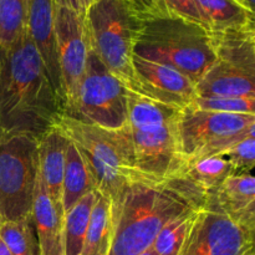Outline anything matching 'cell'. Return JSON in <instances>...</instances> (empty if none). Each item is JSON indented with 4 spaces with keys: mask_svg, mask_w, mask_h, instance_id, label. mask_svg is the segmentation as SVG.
Here are the masks:
<instances>
[{
    "mask_svg": "<svg viewBox=\"0 0 255 255\" xmlns=\"http://www.w3.org/2000/svg\"><path fill=\"white\" fill-rule=\"evenodd\" d=\"M64 106L29 32L0 47V137L40 139L57 127Z\"/></svg>",
    "mask_w": 255,
    "mask_h": 255,
    "instance_id": "6da1fadb",
    "label": "cell"
},
{
    "mask_svg": "<svg viewBox=\"0 0 255 255\" xmlns=\"http://www.w3.org/2000/svg\"><path fill=\"white\" fill-rule=\"evenodd\" d=\"M208 194L183 174L166 181L129 183L111 201L109 255L146 252L169 221L201 208Z\"/></svg>",
    "mask_w": 255,
    "mask_h": 255,
    "instance_id": "7a4b0ae2",
    "label": "cell"
},
{
    "mask_svg": "<svg viewBox=\"0 0 255 255\" xmlns=\"http://www.w3.org/2000/svg\"><path fill=\"white\" fill-rule=\"evenodd\" d=\"M179 112L128 90L125 128L133 146L137 169L151 181L182 176L186 169L177 128Z\"/></svg>",
    "mask_w": 255,
    "mask_h": 255,
    "instance_id": "3957f363",
    "label": "cell"
},
{
    "mask_svg": "<svg viewBox=\"0 0 255 255\" xmlns=\"http://www.w3.org/2000/svg\"><path fill=\"white\" fill-rule=\"evenodd\" d=\"M133 55L174 67L194 84L216 62L212 32L203 25L177 17L138 20Z\"/></svg>",
    "mask_w": 255,
    "mask_h": 255,
    "instance_id": "277c9868",
    "label": "cell"
},
{
    "mask_svg": "<svg viewBox=\"0 0 255 255\" xmlns=\"http://www.w3.org/2000/svg\"><path fill=\"white\" fill-rule=\"evenodd\" d=\"M57 126L84 157L96 191L110 201L132 182L151 181L137 169L133 146L125 127L121 129L104 128L65 115Z\"/></svg>",
    "mask_w": 255,
    "mask_h": 255,
    "instance_id": "5b68a950",
    "label": "cell"
},
{
    "mask_svg": "<svg viewBox=\"0 0 255 255\" xmlns=\"http://www.w3.org/2000/svg\"><path fill=\"white\" fill-rule=\"evenodd\" d=\"M90 51L107 70L133 85V41L138 19L127 0H95L84 12Z\"/></svg>",
    "mask_w": 255,
    "mask_h": 255,
    "instance_id": "8992f818",
    "label": "cell"
},
{
    "mask_svg": "<svg viewBox=\"0 0 255 255\" xmlns=\"http://www.w3.org/2000/svg\"><path fill=\"white\" fill-rule=\"evenodd\" d=\"M128 87L90 51L86 71L64 115L104 128L121 129L127 124Z\"/></svg>",
    "mask_w": 255,
    "mask_h": 255,
    "instance_id": "52a82bcc",
    "label": "cell"
},
{
    "mask_svg": "<svg viewBox=\"0 0 255 255\" xmlns=\"http://www.w3.org/2000/svg\"><path fill=\"white\" fill-rule=\"evenodd\" d=\"M39 178V139L29 134L0 137V217L16 222L32 213Z\"/></svg>",
    "mask_w": 255,
    "mask_h": 255,
    "instance_id": "ba28073f",
    "label": "cell"
},
{
    "mask_svg": "<svg viewBox=\"0 0 255 255\" xmlns=\"http://www.w3.org/2000/svg\"><path fill=\"white\" fill-rule=\"evenodd\" d=\"M178 139L186 163L223 154L233 144L255 136V115L224 114L188 106L178 116Z\"/></svg>",
    "mask_w": 255,
    "mask_h": 255,
    "instance_id": "9c48e42d",
    "label": "cell"
},
{
    "mask_svg": "<svg viewBox=\"0 0 255 255\" xmlns=\"http://www.w3.org/2000/svg\"><path fill=\"white\" fill-rule=\"evenodd\" d=\"M179 255H254V231L232 221L209 193Z\"/></svg>",
    "mask_w": 255,
    "mask_h": 255,
    "instance_id": "30bf717a",
    "label": "cell"
},
{
    "mask_svg": "<svg viewBox=\"0 0 255 255\" xmlns=\"http://www.w3.org/2000/svg\"><path fill=\"white\" fill-rule=\"evenodd\" d=\"M55 37L64 107L76 92L86 71L90 46L84 14L66 6L55 7Z\"/></svg>",
    "mask_w": 255,
    "mask_h": 255,
    "instance_id": "8fae6325",
    "label": "cell"
},
{
    "mask_svg": "<svg viewBox=\"0 0 255 255\" xmlns=\"http://www.w3.org/2000/svg\"><path fill=\"white\" fill-rule=\"evenodd\" d=\"M132 69L131 91L142 96L179 110L191 106L197 97L196 84L174 67L133 55Z\"/></svg>",
    "mask_w": 255,
    "mask_h": 255,
    "instance_id": "7c38bea8",
    "label": "cell"
},
{
    "mask_svg": "<svg viewBox=\"0 0 255 255\" xmlns=\"http://www.w3.org/2000/svg\"><path fill=\"white\" fill-rule=\"evenodd\" d=\"M55 0H29L27 32L36 46L55 91L64 106L56 37H55Z\"/></svg>",
    "mask_w": 255,
    "mask_h": 255,
    "instance_id": "4fadbf2b",
    "label": "cell"
},
{
    "mask_svg": "<svg viewBox=\"0 0 255 255\" xmlns=\"http://www.w3.org/2000/svg\"><path fill=\"white\" fill-rule=\"evenodd\" d=\"M32 218L36 228L40 255H65L64 252V212L56 207L47 194L41 178H37Z\"/></svg>",
    "mask_w": 255,
    "mask_h": 255,
    "instance_id": "5bb4252c",
    "label": "cell"
},
{
    "mask_svg": "<svg viewBox=\"0 0 255 255\" xmlns=\"http://www.w3.org/2000/svg\"><path fill=\"white\" fill-rule=\"evenodd\" d=\"M69 143L70 139L59 126L52 128L39 139L40 178L51 201L60 209H62V178Z\"/></svg>",
    "mask_w": 255,
    "mask_h": 255,
    "instance_id": "9a60e30c",
    "label": "cell"
},
{
    "mask_svg": "<svg viewBox=\"0 0 255 255\" xmlns=\"http://www.w3.org/2000/svg\"><path fill=\"white\" fill-rule=\"evenodd\" d=\"M214 194L232 221L255 231V178L252 172L228 177Z\"/></svg>",
    "mask_w": 255,
    "mask_h": 255,
    "instance_id": "2e32d148",
    "label": "cell"
},
{
    "mask_svg": "<svg viewBox=\"0 0 255 255\" xmlns=\"http://www.w3.org/2000/svg\"><path fill=\"white\" fill-rule=\"evenodd\" d=\"M197 97H252L255 76L216 61L196 84Z\"/></svg>",
    "mask_w": 255,
    "mask_h": 255,
    "instance_id": "e0dca14e",
    "label": "cell"
},
{
    "mask_svg": "<svg viewBox=\"0 0 255 255\" xmlns=\"http://www.w3.org/2000/svg\"><path fill=\"white\" fill-rule=\"evenodd\" d=\"M216 61L255 76V27L212 32Z\"/></svg>",
    "mask_w": 255,
    "mask_h": 255,
    "instance_id": "ac0fdd59",
    "label": "cell"
},
{
    "mask_svg": "<svg viewBox=\"0 0 255 255\" xmlns=\"http://www.w3.org/2000/svg\"><path fill=\"white\" fill-rule=\"evenodd\" d=\"M203 25L211 32L248 29L254 26V14L236 0H194Z\"/></svg>",
    "mask_w": 255,
    "mask_h": 255,
    "instance_id": "d6986e66",
    "label": "cell"
},
{
    "mask_svg": "<svg viewBox=\"0 0 255 255\" xmlns=\"http://www.w3.org/2000/svg\"><path fill=\"white\" fill-rule=\"evenodd\" d=\"M92 191H96V186L89 167L76 146L70 141L62 178L61 204L64 214Z\"/></svg>",
    "mask_w": 255,
    "mask_h": 255,
    "instance_id": "ffe728a7",
    "label": "cell"
},
{
    "mask_svg": "<svg viewBox=\"0 0 255 255\" xmlns=\"http://www.w3.org/2000/svg\"><path fill=\"white\" fill-rule=\"evenodd\" d=\"M111 238V201L97 191L81 255H109Z\"/></svg>",
    "mask_w": 255,
    "mask_h": 255,
    "instance_id": "44dd1931",
    "label": "cell"
},
{
    "mask_svg": "<svg viewBox=\"0 0 255 255\" xmlns=\"http://www.w3.org/2000/svg\"><path fill=\"white\" fill-rule=\"evenodd\" d=\"M127 1L134 16L139 21L177 17V19L189 20L203 25L194 0H127Z\"/></svg>",
    "mask_w": 255,
    "mask_h": 255,
    "instance_id": "7402d4cb",
    "label": "cell"
},
{
    "mask_svg": "<svg viewBox=\"0 0 255 255\" xmlns=\"http://www.w3.org/2000/svg\"><path fill=\"white\" fill-rule=\"evenodd\" d=\"M96 193L97 191L87 193L64 214L62 228L65 255H81Z\"/></svg>",
    "mask_w": 255,
    "mask_h": 255,
    "instance_id": "603a6c76",
    "label": "cell"
},
{
    "mask_svg": "<svg viewBox=\"0 0 255 255\" xmlns=\"http://www.w3.org/2000/svg\"><path fill=\"white\" fill-rule=\"evenodd\" d=\"M183 176L207 193H214L228 177L233 176V168L223 154H217L189 162Z\"/></svg>",
    "mask_w": 255,
    "mask_h": 255,
    "instance_id": "cb8c5ba5",
    "label": "cell"
},
{
    "mask_svg": "<svg viewBox=\"0 0 255 255\" xmlns=\"http://www.w3.org/2000/svg\"><path fill=\"white\" fill-rule=\"evenodd\" d=\"M0 239L4 242L11 255H40L32 214L16 222H2Z\"/></svg>",
    "mask_w": 255,
    "mask_h": 255,
    "instance_id": "d4e9b609",
    "label": "cell"
},
{
    "mask_svg": "<svg viewBox=\"0 0 255 255\" xmlns=\"http://www.w3.org/2000/svg\"><path fill=\"white\" fill-rule=\"evenodd\" d=\"M197 211L183 213L169 221L152 244L151 248L154 253L157 255H179L196 221Z\"/></svg>",
    "mask_w": 255,
    "mask_h": 255,
    "instance_id": "484cf974",
    "label": "cell"
},
{
    "mask_svg": "<svg viewBox=\"0 0 255 255\" xmlns=\"http://www.w3.org/2000/svg\"><path fill=\"white\" fill-rule=\"evenodd\" d=\"M29 0H0V47H7L27 30Z\"/></svg>",
    "mask_w": 255,
    "mask_h": 255,
    "instance_id": "4316f807",
    "label": "cell"
},
{
    "mask_svg": "<svg viewBox=\"0 0 255 255\" xmlns=\"http://www.w3.org/2000/svg\"><path fill=\"white\" fill-rule=\"evenodd\" d=\"M191 106L224 114L255 115V99L252 97H196Z\"/></svg>",
    "mask_w": 255,
    "mask_h": 255,
    "instance_id": "83f0119b",
    "label": "cell"
},
{
    "mask_svg": "<svg viewBox=\"0 0 255 255\" xmlns=\"http://www.w3.org/2000/svg\"><path fill=\"white\" fill-rule=\"evenodd\" d=\"M223 156L231 162L233 174L251 173L255 164V136H249L227 149Z\"/></svg>",
    "mask_w": 255,
    "mask_h": 255,
    "instance_id": "f1b7e54d",
    "label": "cell"
},
{
    "mask_svg": "<svg viewBox=\"0 0 255 255\" xmlns=\"http://www.w3.org/2000/svg\"><path fill=\"white\" fill-rule=\"evenodd\" d=\"M55 4L57 6L70 7V9L75 10V11L80 12V14H84L81 9V5H80V0H55Z\"/></svg>",
    "mask_w": 255,
    "mask_h": 255,
    "instance_id": "f546056e",
    "label": "cell"
},
{
    "mask_svg": "<svg viewBox=\"0 0 255 255\" xmlns=\"http://www.w3.org/2000/svg\"><path fill=\"white\" fill-rule=\"evenodd\" d=\"M242 7L247 10V11L252 12L254 14V4H255V0H236Z\"/></svg>",
    "mask_w": 255,
    "mask_h": 255,
    "instance_id": "4dcf8cb0",
    "label": "cell"
},
{
    "mask_svg": "<svg viewBox=\"0 0 255 255\" xmlns=\"http://www.w3.org/2000/svg\"><path fill=\"white\" fill-rule=\"evenodd\" d=\"M94 1H95V0H80V5H81L82 12L86 11L87 7H89L90 5H91Z\"/></svg>",
    "mask_w": 255,
    "mask_h": 255,
    "instance_id": "1f68e13d",
    "label": "cell"
},
{
    "mask_svg": "<svg viewBox=\"0 0 255 255\" xmlns=\"http://www.w3.org/2000/svg\"><path fill=\"white\" fill-rule=\"evenodd\" d=\"M0 255H11L9 249H7V247L5 246L1 239H0Z\"/></svg>",
    "mask_w": 255,
    "mask_h": 255,
    "instance_id": "d6a6232c",
    "label": "cell"
},
{
    "mask_svg": "<svg viewBox=\"0 0 255 255\" xmlns=\"http://www.w3.org/2000/svg\"><path fill=\"white\" fill-rule=\"evenodd\" d=\"M139 255H157L156 253H154V251L152 248H149V249H147L146 252H143V253H141Z\"/></svg>",
    "mask_w": 255,
    "mask_h": 255,
    "instance_id": "836d02e7",
    "label": "cell"
},
{
    "mask_svg": "<svg viewBox=\"0 0 255 255\" xmlns=\"http://www.w3.org/2000/svg\"><path fill=\"white\" fill-rule=\"evenodd\" d=\"M1 223H2V219H1V217H0V227H1Z\"/></svg>",
    "mask_w": 255,
    "mask_h": 255,
    "instance_id": "e575fe53",
    "label": "cell"
}]
</instances>
